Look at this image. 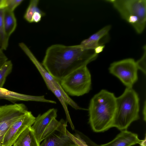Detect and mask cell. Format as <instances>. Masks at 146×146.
<instances>
[{
  "instance_id": "16",
  "label": "cell",
  "mask_w": 146,
  "mask_h": 146,
  "mask_svg": "<svg viewBox=\"0 0 146 146\" xmlns=\"http://www.w3.org/2000/svg\"><path fill=\"white\" fill-rule=\"evenodd\" d=\"M67 121L64 119L57 120L56 118L53 119L45 129L42 136L41 140H44L53 132L56 130L66 134Z\"/></svg>"
},
{
  "instance_id": "24",
  "label": "cell",
  "mask_w": 146,
  "mask_h": 146,
  "mask_svg": "<svg viewBox=\"0 0 146 146\" xmlns=\"http://www.w3.org/2000/svg\"><path fill=\"white\" fill-rule=\"evenodd\" d=\"M8 60V58L0 47V68Z\"/></svg>"
},
{
  "instance_id": "10",
  "label": "cell",
  "mask_w": 146,
  "mask_h": 146,
  "mask_svg": "<svg viewBox=\"0 0 146 146\" xmlns=\"http://www.w3.org/2000/svg\"><path fill=\"white\" fill-rule=\"evenodd\" d=\"M57 112V109L51 108L36 117L35 121L31 128L40 143L42 142V137L45 129L51 121L53 119L56 118Z\"/></svg>"
},
{
  "instance_id": "13",
  "label": "cell",
  "mask_w": 146,
  "mask_h": 146,
  "mask_svg": "<svg viewBox=\"0 0 146 146\" xmlns=\"http://www.w3.org/2000/svg\"><path fill=\"white\" fill-rule=\"evenodd\" d=\"M42 141L39 146H77L67 134L56 130Z\"/></svg>"
},
{
  "instance_id": "28",
  "label": "cell",
  "mask_w": 146,
  "mask_h": 146,
  "mask_svg": "<svg viewBox=\"0 0 146 146\" xmlns=\"http://www.w3.org/2000/svg\"><path fill=\"white\" fill-rule=\"evenodd\" d=\"M146 102H145V105L144 106L143 110V119L145 121H146Z\"/></svg>"
},
{
  "instance_id": "23",
  "label": "cell",
  "mask_w": 146,
  "mask_h": 146,
  "mask_svg": "<svg viewBox=\"0 0 146 146\" xmlns=\"http://www.w3.org/2000/svg\"><path fill=\"white\" fill-rule=\"evenodd\" d=\"M23 1V0H5V8L13 11Z\"/></svg>"
},
{
  "instance_id": "6",
  "label": "cell",
  "mask_w": 146,
  "mask_h": 146,
  "mask_svg": "<svg viewBox=\"0 0 146 146\" xmlns=\"http://www.w3.org/2000/svg\"><path fill=\"white\" fill-rule=\"evenodd\" d=\"M136 62L129 58L114 62L109 68L110 73L117 77L126 86L131 88L137 81V71Z\"/></svg>"
},
{
  "instance_id": "8",
  "label": "cell",
  "mask_w": 146,
  "mask_h": 146,
  "mask_svg": "<svg viewBox=\"0 0 146 146\" xmlns=\"http://www.w3.org/2000/svg\"><path fill=\"white\" fill-rule=\"evenodd\" d=\"M19 46L29 58L40 73L47 86L50 84L54 85L60 91L64 99L72 108L76 105V103L70 98L62 88L60 81L54 77L38 60L27 46L23 42L19 43Z\"/></svg>"
},
{
  "instance_id": "27",
  "label": "cell",
  "mask_w": 146,
  "mask_h": 146,
  "mask_svg": "<svg viewBox=\"0 0 146 146\" xmlns=\"http://www.w3.org/2000/svg\"><path fill=\"white\" fill-rule=\"evenodd\" d=\"M5 0H0V9L5 7Z\"/></svg>"
},
{
  "instance_id": "4",
  "label": "cell",
  "mask_w": 146,
  "mask_h": 146,
  "mask_svg": "<svg viewBox=\"0 0 146 146\" xmlns=\"http://www.w3.org/2000/svg\"><path fill=\"white\" fill-rule=\"evenodd\" d=\"M118 11L122 17L141 34L146 23V0H107Z\"/></svg>"
},
{
  "instance_id": "29",
  "label": "cell",
  "mask_w": 146,
  "mask_h": 146,
  "mask_svg": "<svg viewBox=\"0 0 146 146\" xmlns=\"http://www.w3.org/2000/svg\"><path fill=\"white\" fill-rule=\"evenodd\" d=\"M140 144V146H146V135L144 139L143 140H141Z\"/></svg>"
},
{
  "instance_id": "12",
  "label": "cell",
  "mask_w": 146,
  "mask_h": 146,
  "mask_svg": "<svg viewBox=\"0 0 146 146\" xmlns=\"http://www.w3.org/2000/svg\"><path fill=\"white\" fill-rule=\"evenodd\" d=\"M139 139L137 134L127 130L121 131L116 137L111 141L101 146H132L139 144Z\"/></svg>"
},
{
  "instance_id": "5",
  "label": "cell",
  "mask_w": 146,
  "mask_h": 146,
  "mask_svg": "<svg viewBox=\"0 0 146 146\" xmlns=\"http://www.w3.org/2000/svg\"><path fill=\"white\" fill-rule=\"evenodd\" d=\"M60 82L64 90L71 96L83 95L89 92L91 89V76L87 66L74 71Z\"/></svg>"
},
{
  "instance_id": "9",
  "label": "cell",
  "mask_w": 146,
  "mask_h": 146,
  "mask_svg": "<svg viewBox=\"0 0 146 146\" xmlns=\"http://www.w3.org/2000/svg\"><path fill=\"white\" fill-rule=\"evenodd\" d=\"M35 118L31 111H28L23 117L10 126L4 137L3 146L13 145L22 132L32 125Z\"/></svg>"
},
{
  "instance_id": "26",
  "label": "cell",
  "mask_w": 146,
  "mask_h": 146,
  "mask_svg": "<svg viewBox=\"0 0 146 146\" xmlns=\"http://www.w3.org/2000/svg\"><path fill=\"white\" fill-rule=\"evenodd\" d=\"M105 47V46L102 44H100L98 46L94 49L95 53L98 55V54L102 52Z\"/></svg>"
},
{
  "instance_id": "19",
  "label": "cell",
  "mask_w": 146,
  "mask_h": 146,
  "mask_svg": "<svg viewBox=\"0 0 146 146\" xmlns=\"http://www.w3.org/2000/svg\"><path fill=\"white\" fill-rule=\"evenodd\" d=\"M39 2V0H31L30 1L24 15L25 19L30 23H32V18L33 15L36 12L41 10L38 6Z\"/></svg>"
},
{
  "instance_id": "17",
  "label": "cell",
  "mask_w": 146,
  "mask_h": 146,
  "mask_svg": "<svg viewBox=\"0 0 146 146\" xmlns=\"http://www.w3.org/2000/svg\"><path fill=\"white\" fill-rule=\"evenodd\" d=\"M3 20L6 34L9 38L17 26V21L13 11L5 8Z\"/></svg>"
},
{
  "instance_id": "14",
  "label": "cell",
  "mask_w": 146,
  "mask_h": 146,
  "mask_svg": "<svg viewBox=\"0 0 146 146\" xmlns=\"http://www.w3.org/2000/svg\"><path fill=\"white\" fill-rule=\"evenodd\" d=\"M111 28L110 25L105 26L88 38L83 40L80 44L86 48L94 50L100 44L99 43L100 40L108 34Z\"/></svg>"
},
{
  "instance_id": "25",
  "label": "cell",
  "mask_w": 146,
  "mask_h": 146,
  "mask_svg": "<svg viewBox=\"0 0 146 146\" xmlns=\"http://www.w3.org/2000/svg\"><path fill=\"white\" fill-rule=\"evenodd\" d=\"M81 135L84 139L86 143L90 146H101L100 145H99L94 142L90 140L88 137L85 136L83 134H80Z\"/></svg>"
},
{
  "instance_id": "22",
  "label": "cell",
  "mask_w": 146,
  "mask_h": 146,
  "mask_svg": "<svg viewBox=\"0 0 146 146\" xmlns=\"http://www.w3.org/2000/svg\"><path fill=\"white\" fill-rule=\"evenodd\" d=\"M144 52L142 57L136 62L138 69L141 70L144 74H146V45L143 47Z\"/></svg>"
},
{
  "instance_id": "21",
  "label": "cell",
  "mask_w": 146,
  "mask_h": 146,
  "mask_svg": "<svg viewBox=\"0 0 146 146\" xmlns=\"http://www.w3.org/2000/svg\"><path fill=\"white\" fill-rule=\"evenodd\" d=\"M66 134L77 146H90L87 144L80 134L76 133L73 135L70 133L67 129Z\"/></svg>"
},
{
  "instance_id": "3",
  "label": "cell",
  "mask_w": 146,
  "mask_h": 146,
  "mask_svg": "<svg viewBox=\"0 0 146 146\" xmlns=\"http://www.w3.org/2000/svg\"><path fill=\"white\" fill-rule=\"evenodd\" d=\"M139 99L131 88L126 87L123 93L116 98V108L111 127L127 130L131 123L139 119Z\"/></svg>"
},
{
  "instance_id": "11",
  "label": "cell",
  "mask_w": 146,
  "mask_h": 146,
  "mask_svg": "<svg viewBox=\"0 0 146 146\" xmlns=\"http://www.w3.org/2000/svg\"><path fill=\"white\" fill-rule=\"evenodd\" d=\"M0 99L11 102L17 101H33L56 104V101L46 99L44 96H35L19 93L0 88Z\"/></svg>"
},
{
  "instance_id": "18",
  "label": "cell",
  "mask_w": 146,
  "mask_h": 146,
  "mask_svg": "<svg viewBox=\"0 0 146 146\" xmlns=\"http://www.w3.org/2000/svg\"><path fill=\"white\" fill-rule=\"evenodd\" d=\"M4 8L0 9V47L3 50H6L8 44L9 38L7 36L4 23Z\"/></svg>"
},
{
  "instance_id": "20",
  "label": "cell",
  "mask_w": 146,
  "mask_h": 146,
  "mask_svg": "<svg viewBox=\"0 0 146 146\" xmlns=\"http://www.w3.org/2000/svg\"><path fill=\"white\" fill-rule=\"evenodd\" d=\"M13 64L11 60H8L0 68V88H2L7 76L11 73Z\"/></svg>"
},
{
  "instance_id": "7",
  "label": "cell",
  "mask_w": 146,
  "mask_h": 146,
  "mask_svg": "<svg viewBox=\"0 0 146 146\" xmlns=\"http://www.w3.org/2000/svg\"><path fill=\"white\" fill-rule=\"evenodd\" d=\"M28 111L23 104L0 106V146H3L4 137L10 126L23 117Z\"/></svg>"
},
{
  "instance_id": "2",
  "label": "cell",
  "mask_w": 146,
  "mask_h": 146,
  "mask_svg": "<svg viewBox=\"0 0 146 146\" xmlns=\"http://www.w3.org/2000/svg\"><path fill=\"white\" fill-rule=\"evenodd\" d=\"M114 94L102 90L91 99L88 109L89 123L94 132H104L111 128L116 108Z\"/></svg>"
},
{
  "instance_id": "1",
  "label": "cell",
  "mask_w": 146,
  "mask_h": 146,
  "mask_svg": "<svg viewBox=\"0 0 146 146\" xmlns=\"http://www.w3.org/2000/svg\"><path fill=\"white\" fill-rule=\"evenodd\" d=\"M98 56L94 50L86 48L80 44H54L47 48L41 64L54 77L60 81L74 71L87 66Z\"/></svg>"
},
{
  "instance_id": "15",
  "label": "cell",
  "mask_w": 146,
  "mask_h": 146,
  "mask_svg": "<svg viewBox=\"0 0 146 146\" xmlns=\"http://www.w3.org/2000/svg\"><path fill=\"white\" fill-rule=\"evenodd\" d=\"M31 127L22 132L13 144V146H39L40 143Z\"/></svg>"
}]
</instances>
